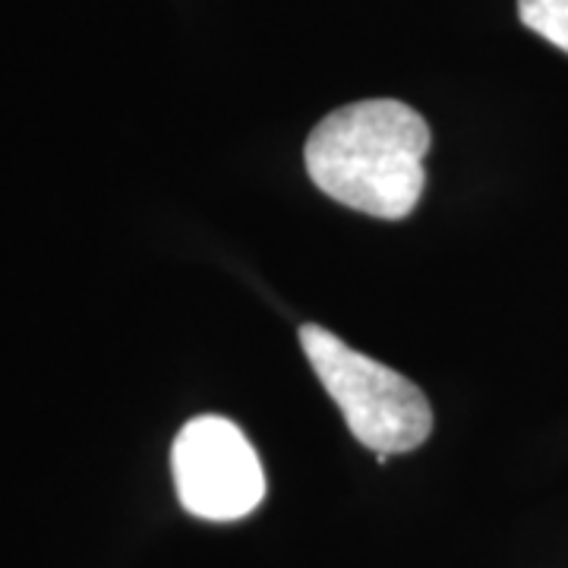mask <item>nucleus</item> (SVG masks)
Instances as JSON below:
<instances>
[{"label": "nucleus", "instance_id": "nucleus-3", "mask_svg": "<svg viewBox=\"0 0 568 568\" xmlns=\"http://www.w3.org/2000/svg\"><path fill=\"white\" fill-rule=\"evenodd\" d=\"M181 506L203 521H241L265 496V470L244 429L203 414L183 426L171 448Z\"/></svg>", "mask_w": 568, "mask_h": 568}, {"label": "nucleus", "instance_id": "nucleus-4", "mask_svg": "<svg viewBox=\"0 0 568 568\" xmlns=\"http://www.w3.org/2000/svg\"><path fill=\"white\" fill-rule=\"evenodd\" d=\"M518 17L530 32L568 54V0H518Z\"/></svg>", "mask_w": 568, "mask_h": 568}, {"label": "nucleus", "instance_id": "nucleus-1", "mask_svg": "<svg viewBox=\"0 0 568 568\" xmlns=\"http://www.w3.org/2000/svg\"><path fill=\"white\" fill-rule=\"evenodd\" d=\"M429 126L395 99H366L316 123L304 149L306 174L335 203L369 219H407L426 183Z\"/></svg>", "mask_w": 568, "mask_h": 568}, {"label": "nucleus", "instance_id": "nucleus-2", "mask_svg": "<svg viewBox=\"0 0 568 568\" xmlns=\"http://www.w3.org/2000/svg\"><path fill=\"white\" fill-rule=\"evenodd\" d=\"M301 345L354 439L376 452L379 462L424 446L433 433V407L407 376L354 351L316 323L301 325Z\"/></svg>", "mask_w": 568, "mask_h": 568}]
</instances>
